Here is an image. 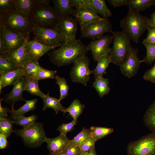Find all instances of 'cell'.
Instances as JSON below:
<instances>
[{"mask_svg":"<svg viewBox=\"0 0 155 155\" xmlns=\"http://www.w3.org/2000/svg\"><path fill=\"white\" fill-rule=\"evenodd\" d=\"M89 51L80 39H65L59 48L52 50L48 55L51 62L60 67L73 64Z\"/></svg>","mask_w":155,"mask_h":155,"instance_id":"cell-1","label":"cell"},{"mask_svg":"<svg viewBox=\"0 0 155 155\" xmlns=\"http://www.w3.org/2000/svg\"><path fill=\"white\" fill-rule=\"evenodd\" d=\"M51 0H35L29 18L34 26L56 28L60 18L55 7L49 5Z\"/></svg>","mask_w":155,"mask_h":155,"instance_id":"cell-2","label":"cell"},{"mask_svg":"<svg viewBox=\"0 0 155 155\" xmlns=\"http://www.w3.org/2000/svg\"><path fill=\"white\" fill-rule=\"evenodd\" d=\"M149 18L129 9L126 16L120 21L119 25L131 40L138 43L142 34L149 28Z\"/></svg>","mask_w":155,"mask_h":155,"instance_id":"cell-3","label":"cell"},{"mask_svg":"<svg viewBox=\"0 0 155 155\" xmlns=\"http://www.w3.org/2000/svg\"><path fill=\"white\" fill-rule=\"evenodd\" d=\"M0 24L6 29L20 32L29 36L34 25L29 18L15 8L3 14H0Z\"/></svg>","mask_w":155,"mask_h":155,"instance_id":"cell-4","label":"cell"},{"mask_svg":"<svg viewBox=\"0 0 155 155\" xmlns=\"http://www.w3.org/2000/svg\"><path fill=\"white\" fill-rule=\"evenodd\" d=\"M113 46L110 53L112 63L119 66L127 59L132 46L131 40L123 31L112 32Z\"/></svg>","mask_w":155,"mask_h":155,"instance_id":"cell-5","label":"cell"},{"mask_svg":"<svg viewBox=\"0 0 155 155\" xmlns=\"http://www.w3.org/2000/svg\"><path fill=\"white\" fill-rule=\"evenodd\" d=\"M13 132L22 138L25 145L31 148L40 146L47 138L43 124L38 122L26 129H16Z\"/></svg>","mask_w":155,"mask_h":155,"instance_id":"cell-6","label":"cell"},{"mask_svg":"<svg viewBox=\"0 0 155 155\" xmlns=\"http://www.w3.org/2000/svg\"><path fill=\"white\" fill-rule=\"evenodd\" d=\"M33 39L47 46L55 48L60 46L65 40L56 28H48L34 26Z\"/></svg>","mask_w":155,"mask_h":155,"instance_id":"cell-7","label":"cell"},{"mask_svg":"<svg viewBox=\"0 0 155 155\" xmlns=\"http://www.w3.org/2000/svg\"><path fill=\"white\" fill-rule=\"evenodd\" d=\"M127 154L155 155V132L130 142L127 147Z\"/></svg>","mask_w":155,"mask_h":155,"instance_id":"cell-8","label":"cell"},{"mask_svg":"<svg viewBox=\"0 0 155 155\" xmlns=\"http://www.w3.org/2000/svg\"><path fill=\"white\" fill-rule=\"evenodd\" d=\"M90 60L85 55L78 59L73 64L70 73V78L73 82L82 84L86 86L92 74L90 69Z\"/></svg>","mask_w":155,"mask_h":155,"instance_id":"cell-9","label":"cell"},{"mask_svg":"<svg viewBox=\"0 0 155 155\" xmlns=\"http://www.w3.org/2000/svg\"><path fill=\"white\" fill-rule=\"evenodd\" d=\"M0 33L2 36L3 53H11L20 47L29 37L20 32L8 30L0 24Z\"/></svg>","mask_w":155,"mask_h":155,"instance_id":"cell-10","label":"cell"},{"mask_svg":"<svg viewBox=\"0 0 155 155\" xmlns=\"http://www.w3.org/2000/svg\"><path fill=\"white\" fill-rule=\"evenodd\" d=\"M81 37L93 40L99 38L105 33L112 32L111 24L108 18L94 22L80 29Z\"/></svg>","mask_w":155,"mask_h":155,"instance_id":"cell-11","label":"cell"},{"mask_svg":"<svg viewBox=\"0 0 155 155\" xmlns=\"http://www.w3.org/2000/svg\"><path fill=\"white\" fill-rule=\"evenodd\" d=\"M112 41V35L108 34L93 40L88 44L87 46L94 61H97L101 57L110 54L111 49L110 45Z\"/></svg>","mask_w":155,"mask_h":155,"instance_id":"cell-12","label":"cell"},{"mask_svg":"<svg viewBox=\"0 0 155 155\" xmlns=\"http://www.w3.org/2000/svg\"><path fill=\"white\" fill-rule=\"evenodd\" d=\"M73 16L78 23L80 29L94 22L100 20L103 18L92 8L84 5L75 7Z\"/></svg>","mask_w":155,"mask_h":155,"instance_id":"cell-13","label":"cell"},{"mask_svg":"<svg viewBox=\"0 0 155 155\" xmlns=\"http://www.w3.org/2000/svg\"><path fill=\"white\" fill-rule=\"evenodd\" d=\"M138 50L132 47L126 60L119 66L121 73L128 78H131L137 73L142 62L138 55Z\"/></svg>","mask_w":155,"mask_h":155,"instance_id":"cell-14","label":"cell"},{"mask_svg":"<svg viewBox=\"0 0 155 155\" xmlns=\"http://www.w3.org/2000/svg\"><path fill=\"white\" fill-rule=\"evenodd\" d=\"M78 22L70 16L60 18L56 28L65 39L75 38Z\"/></svg>","mask_w":155,"mask_h":155,"instance_id":"cell-15","label":"cell"},{"mask_svg":"<svg viewBox=\"0 0 155 155\" xmlns=\"http://www.w3.org/2000/svg\"><path fill=\"white\" fill-rule=\"evenodd\" d=\"M73 1L75 7L81 5L88 6L100 14L103 18H108L112 16V12L104 0H74Z\"/></svg>","mask_w":155,"mask_h":155,"instance_id":"cell-16","label":"cell"},{"mask_svg":"<svg viewBox=\"0 0 155 155\" xmlns=\"http://www.w3.org/2000/svg\"><path fill=\"white\" fill-rule=\"evenodd\" d=\"M25 84L24 76L21 78L13 85L11 92L5 94L2 98L5 103L13 106L17 102L25 100L22 97L23 92L25 91Z\"/></svg>","mask_w":155,"mask_h":155,"instance_id":"cell-17","label":"cell"},{"mask_svg":"<svg viewBox=\"0 0 155 155\" xmlns=\"http://www.w3.org/2000/svg\"><path fill=\"white\" fill-rule=\"evenodd\" d=\"M54 49L44 45L34 39L28 41L26 45V50L30 60L37 62L49 51Z\"/></svg>","mask_w":155,"mask_h":155,"instance_id":"cell-18","label":"cell"},{"mask_svg":"<svg viewBox=\"0 0 155 155\" xmlns=\"http://www.w3.org/2000/svg\"><path fill=\"white\" fill-rule=\"evenodd\" d=\"M71 140L66 135L60 134L57 137L50 138L47 137L45 142L50 155L55 154L65 151L67 146L71 144Z\"/></svg>","mask_w":155,"mask_h":155,"instance_id":"cell-19","label":"cell"},{"mask_svg":"<svg viewBox=\"0 0 155 155\" xmlns=\"http://www.w3.org/2000/svg\"><path fill=\"white\" fill-rule=\"evenodd\" d=\"M28 41V40H26L23 45L18 49L6 54L18 69L20 68L24 63L30 60L26 49V45Z\"/></svg>","mask_w":155,"mask_h":155,"instance_id":"cell-20","label":"cell"},{"mask_svg":"<svg viewBox=\"0 0 155 155\" xmlns=\"http://www.w3.org/2000/svg\"><path fill=\"white\" fill-rule=\"evenodd\" d=\"M0 92L5 87L14 84L21 78L25 75L21 68L0 74Z\"/></svg>","mask_w":155,"mask_h":155,"instance_id":"cell-21","label":"cell"},{"mask_svg":"<svg viewBox=\"0 0 155 155\" xmlns=\"http://www.w3.org/2000/svg\"><path fill=\"white\" fill-rule=\"evenodd\" d=\"M53 2L60 18L73 15L75 7L72 0H53Z\"/></svg>","mask_w":155,"mask_h":155,"instance_id":"cell-22","label":"cell"},{"mask_svg":"<svg viewBox=\"0 0 155 155\" xmlns=\"http://www.w3.org/2000/svg\"><path fill=\"white\" fill-rule=\"evenodd\" d=\"M26 102L24 104L17 110H15L13 106H11L10 109L7 107H5L8 112L11 115L10 117L13 118L15 117L24 116V114L31 111H34L36 109V105L37 102L36 99H33L30 100H25Z\"/></svg>","mask_w":155,"mask_h":155,"instance_id":"cell-23","label":"cell"},{"mask_svg":"<svg viewBox=\"0 0 155 155\" xmlns=\"http://www.w3.org/2000/svg\"><path fill=\"white\" fill-rule=\"evenodd\" d=\"M97 64L95 68L92 70V74L95 79L98 77H103L104 74L106 73V69L109 64L112 63L110 54L105 55L97 61Z\"/></svg>","mask_w":155,"mask_h":155,"instance_id":"cell-24","label":"cell"},{"mask_svg":"<svg viewBox=\"0 0 155 155\" xmlns=\"http://www.w3.org/2000/svg\"><path fill=\"white\" fill-rule=\"evenodd\" d=\"M24 77L25 84V91H28L32 95L36 96L43 99L46 94L40 90L38 80L27 76H24Z\"/></svg>","mask_w":155,"mask_h":155,"instance_id":"cell-25","label":"cell"},{"mask_svg":"<svg viewBox=\"0 0 155 155\" xmlns=\"http://www.w3.org/2000/svg\"><path fill=\"white\" fill-rule=\"evenodd\" d=\"M59 99L50 96L48 92L43 99L44 106L42 110L44 111L48 108H51L54 109L57 114L59 111L65 114L66 113V108L64 107L62 105Z\"/></svg>","mask_w":155,"mask_h":155,"instance_id":"cell-26","label":"cell"},{"mask_svg":"<svg viewBox=\"0 0 155 155\" xmlns=\"http://www.w3.org/2000/svg\"><path fill=\"white\" fill-rule=\"evenodd\" d=\"M129 9L139 12L155 5V0H127Z\"/></svg>","mask_w":155,"mask_h":155,"instance_id":"cell-27","label":"cell"},{"mask_svg":"<svg viewBox=\"0 0 155 155\" xmlns=\"http://www.w3.org/2000/svg\"><path fill=\"white\" fill-rule=\"evenodd\" d=\"M92 86L95 88L101 98L109 94L110 88L108 79L103 77H98L93 83Z\"/></svg>","mask_w":155,"mask_h":155,"instance_id":"cell-28","label":"cell"},{"mask_svg":"<svg viewBox=\"0 0 155 155\" xmlns=\"http://www.w3.org/2000/svg\"><path fill=\"white\" fill-rule=\"evenodd\" d=\"M34 3L35 0H14L15 9L28 18Z\"/></svg>","mask_w":155,"mask_h":155,"instance_id":"cell-29","label":"cell"},{"mask_svg":"<svg viewBox=\"0 0 155 155\" xmlns=\"http://www.w3.org/2000/svg\"><path fill=\"white\" fill-rule=\"evenodd\" d=\"M85 107L84 104H82L80 101L77 99H74L67 108H66V112L69 113L73 119V121L76 124L77 119L82 113Z\"/></svg>","mask_w":155,"mask_h":155,"instance_id":"cell-30","label":"cell"},{"mask_svg":"<svg viewBox=\"0 0 155 155\" xmlns=\"http://www.w3.org/2000/svg\"><path fill=\"white\" fill-rule=\"evenodd\" d=\"M143 120L145 125L152 132H155V100L147 110Z\"/></svg>","mask_w":155,"mask_h":155,"instance_id":"cell-31","label":"cell"},{"mask_svg":"<svg viewBox=\"0 0 155 155\" xmlns=\"http://www.w3.org/2000/svg\"><path fill=\"white\" fill-rule=\"evenodd\" d=\"M89 130L91 136L96 142L112 133L114 130L113 128L94 126L91 127Z\"/></svg>","mask_w":155,"mask_h":155,"instance_id":"cell-32","label":"cell"},{"mask_svg":"<svg viewBox=\"0 0 155 155\" xmlns=\"http://www.w3.org/2000/svg\"><path fill=\"white\" fill-rule=\"evenodd\" d=\"M20 68L24 70L25 76L32 78L38 72L44 68L40 66L38 62L30 60L24 63Z\"/></svg>","mask_w":155,"mask_h":155,"instance_id":"cell-33","label":"cell"},{"mask_svg":"<svg viewBox=\"0 0 155 155\" xmlns=\"http://www.w3.org/2000/svg\"><path fill=\"white\" fill-rule=\"evenodd\" d=\"M18 69L4 53L0 54V74Z\"/></svg>","mask_w":155,"mask_h":155,"instance_id":"cell-34","label":"cell"},{"mask_svg":"<svg viewBox=\"0 0 155 155\" xmlns=\"http://www.w3.org/2000/svg\"><path fill=\"white\" fill-rule=\"evenodd\" d=\"M37 118V116L33 114L28 117H15L13 118V123L22 126L25 129L34 124Z\"/></svg>","mask_w":155,"mask_h":155,"instance_id":"cell-35","label":"cell"},{"mask_svg":"<svg viewBox=\"0 0 155 155\" xmlns=\"http://www.w3.org/2000/svg\"><path fill=\"white\" fill-rule=\"evenodd\" d=\"M13 120L6 117H0V134L5 136L7 138L11 135L13 130Z\"/></svg>","mask_w":155,"mask_h":155,"instance_id":"cell-36","label":"cell"},{"mask_svg":"<svg viewBox=\"0 0 155 155\" xmlns=\"http://www.w3.org/2000/svg\"><path fill=\"white\" fill-rule=\"evenodd\" d=\"M55 78L56 83L58 84L59 87L60 96L59 99L61 101L67 96L69 87L65 78L58 75H56Z\"/></svg>","mask_w":155,"mask_h":155,"instance_id":"cell-37","label":"cell"},{"mask_svg":"<svg viewBox=\"0 0 155 155\" xmlns=\"http://www.w3.org/2000/svg\"><path fill=\"white\" fill-rule=\"evenodd\" d=\"M142 44L146 48V53L142 62L151 65L155 60V43L142 42Z\"/></svg>","mask_w":155,"mask_h":155,"instance_id":"cell-38","label":"cell"},{"mask_svg":"<svg viewBox=\"0 0 155 155\" xmlns=\"http://www.w3.org/2000/svg\"><path fill=\"white\" fill-rule=\"evenodd\" d=\"M90 135L89 129L83 127L82 131L72 140H71V144L80 147L85 140Z\"/></svg>","mask_w":155,"mask_h":155,"instance_id":"cell-39","label":"cell"},{"mask_svg":"<svg viewBox=\"0 0 155 155\" xmlns=\"http://www.w3.org/2000/svg\"><path fill=\"white\" fill-rule=\"evenodd\" d=\"M57 71L50 70L44 68L38 72L32 78L38 80L46 79H53L55 78Z\"/></svg>","mask_w":155,"mask_h":155,"instance_id":"cell-40","label":"cell"},{"mask_svg":"<svg viewBox=\"0 0 155 155\" xmlns=\"http://www.w3.org/2000/svg\"><path fill=\"white\" fill-rule=\"evenodd\" d=\"M14 0H0V14L5 13L15 9Z\"/></svg>","mask_w":155,"mask_h":155,"instance_id":"cell-41","label":"cell"},{"mask_svg":"<svg viewBox=\"0 0 155 155\" xmlns=\"http://www.w3.org/2000/svg\"><path fill=\"white\" fill-rule=\"evenodd\" d=\"M96 142L90 135L85 140L80 146L82 152H88L95 148V144Z\"/></svg>","mask_w":155,"mask_h":155,"instance_id":"cell-42","label":"cell"},{"mask_svg":"<svg viewBox=\"0 0 155 155\" xmlns=\"http://www.w3.org/2000/svg\"><path fill=\"white\" fill-rule=\"evenodd\" d=\"M76 124L73 121L67 124L63 123L59 126L57 129L60 132V134L66 135L67 132H70L74 129V126Z\"/></svg>","mask_w":155,"mask_h":155,"instance_id":"cell-43","label":"cell"},{"mask_svg":"<svg viewBox=\"0 0 155 155\" xmlns=\"http://www.w3.org/2000/svg\"><path fill=\"white\" fill-rule=\"evenodd\" d=\"M65 151L67 155H81L82 152L79 146L71 144L67 146Z\"/></svg>","mask_w":155,"mask_h":155,"instance_id":"cell-44","label":"cell"},{"mask_svg":"<svg viewBox=\"0 0 155 155\" xmlns=\"http://www.w3.org/2000/svg\"><path fill=\"white\" fill-rule=\"evenodd\" d=\"M143 78L146 80L155 84V63L151 68L145 72Z\"/></svg>","mask_w":155,"mask_h":155,"instance_id":"cell-45","label":"cell"},{"mask_svg":"<svg viewBox=\"0 0 155 155\" xmlns=\"http://www.w3.org/2000/svg\"><path fill=\"white\" fill-rule=\"evenodd\" d=\"M148 30L147 36L144 39L142 42L155 43V27L149 28Z\"/></svg>","mask_w":155,"mask_h":155,"instance_id":"cell-46","label":"cell"},{"mask_svg":"<svg viewBox=\"0 0 155 155\" xmlns=\"http://www.w3.org/2000/svg\"><path fill=\"white\" fill-rule=\"evenodd\" d=\"M109 3L114 8L126 5L127 0H108Z\"/></svg>","mask_w":155,"mask_h":155,"instance_id":"cell-47","label":"cell"},{"mask_svg":"<svg viewBox=\"0 0 155 155\" xmlns=\"http://www.w3.org/2000/svg\"><path fill=\"white\" fill-rule=\"evenodd\" d=\"M7 137L4 135L0 134V149H3L7 146Z\"/></svg>","mask_w":155,"mask_h":155,"instance_id":"cell-48","label":"cell"},{"mask_svg":"<svg viewBox=\"0 0 155 155\" xmlns=\"http://www.w3.org/2000/svg\"><path fill=\"white\" fill-rule=\"evenodd\" d=\"M3 100V99L0 100V117H6L8 116L7 111L6 109L4 108L1 105V102Z\"/></svg>","mask_w":155,"mask_h":155,"instance_id":"cell-49","label":"cell"},{"mask_svg":"<svg viewBox=\"0 0 155 155\" xmlns=\"http://www.w3.org/2000/svg\"><path fill=\"white\" fill-rule=\"evenodd\" d=\"M148 25L149 28L155 27V11L151 15L148 20Z\"/></svg>","mask_w":155,"mask_h":155,"instance_id":"cell-50","label":"cell"},{"mask_svg":"<svg viewBox=\"0 0 155 155\" xmlns=\"http://www.w3.org/2000/svg\"><path fill=\"white\" fill-rule=\"evenodd\" d=\"M81 155H97L95 148L87 152H82Z\"/></svg>","mask_w":155,"mask_h":155,"instance_id":"cell-51","label":"cell"},{"mask_svg":"<svg viewBox=\"0 0 155 155\" xmlns=\"http://www.w3.org/2000/svg\"><path fill=\"white\" fill-rule=\"evenodd\" d=\"M55 155H67V154L65 151L56 154Z\"/></svg>","mask_w":155,"mask_h":155,"instance_id":"cell-52","label":"cell"}]
</instances>
